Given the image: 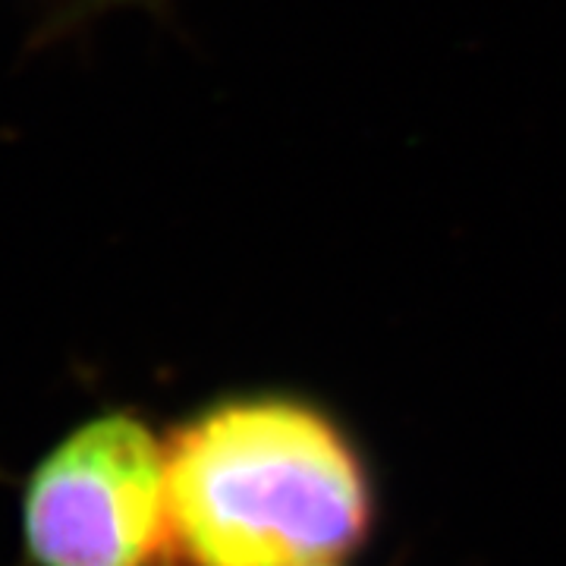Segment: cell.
<instances>
[{"label":"cell","instance_id":"3","mask_svg":"<svg viewBox=\"0 0 566 566\" xmlns=\"http://www.w3.org/2000/svg\"><path fill=\"white\" fill-rule=\"evenodd\" d=\"M322 566H331V564H322Z\"/></svg>","mask_w":566,"mask_h":566},{"label":"cell","instance_id":"1","mask_svg":"<svg viewBox=\"0 0 566 566\" xmlns=\"http://www.w3.org/2000/svg\"><path fill=\"white\" fill-rule=\"evenodd\" d=\"M170 547L186 566H322L368 538L363 453L318 406L259 394L164 441Z\"/></svg>","mask_w":566,"mask_h":566},{"label":"cell","instance_id":"2","mask_svg":"<svg viewBox=\"0 0 566 566\" xmlns=\"http://www.w3.org/2000/svg\"><path fill=\"white\" fill-rule=\"evenodd\" d=\"M22 528L39 566H151L170 545L164 444L126 412L82 422L32 472Z\"/></svg>","mask_w":566,"mask_h":566}]
</instances>
